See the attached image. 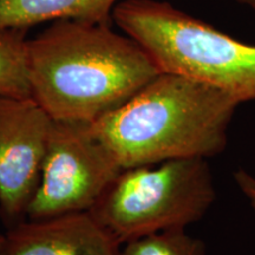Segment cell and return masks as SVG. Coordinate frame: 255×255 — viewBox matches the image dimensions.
I'll list each match as a JSON object with an SVG mask.
<instances>
[{"label":"cell","mask_w":255,"mask_h":255,"mask_svg":"<svg viewBox=\"0 0 255 255\" xmlns=\"http://www.w3.org/2000/svg\"><path fill=\"white\" fill-rule=\"evenodd\" d=\"M32 98L55 121L94 123L161 71L111 24L59 19L27 43Z\"/></svg>","instance_id":"cell-1"},{"label":"cell","mask_w":255,"mask_h":255,"mask_svg":"<svg viewBox=\"0 0 255 255\" xmlns=\"http://www.w3.org/2000/svg\"><path fill=\"white\" fill-rule=\"evenodd\" d=\"M241 102L221 89L161 72L127 103L91 123L122 169L223 152Z\"/></svg>","instance_id":"cell-2"},{"label":"cell","mask_w":255,"mask_h":255,"mask_svg":"<svg viewBox=\"0 0 255 255\" xmlns=\"http://www.w3.org/2000/svg\"><path fill=\"white\" fill-rule=\"evenodd\" d=\"M113 20L146 51L161 72L213 85L241 103L255 101V45L156 0L120 1Z\"/></svg>","instance_id":"cell-3"},{"label":"cell","mask_w":255,"mask_h":255,"mask_svg":"<svg viewBox=\"0 0 255 255\" xmlns=\"http://www.w3.org/2000/svg\"><path fill=\"white\" fill-rule=\"evenodd\" d=\"M215 195L207 159H171L123 169L90 213L124 245L197 222L214 203Z\"/></svg>","instance_id":"cell-4"},{"label":"cell","mask_w":255,"mask_h":255,"mask_svg":"<svg viewBox=\"0 0 255 255\" xmlns=\"http://www.w3.org/2000/svg\"><path fill=\"white\" fill-rule=\"evenodd\" d=\"M123 169L91 123L55 121L25 220L90 212Z\"/></svg>","instance_id":"cell-5"},{"label":"cell","mask_w":255,"mask_h":255,"mask_svg":"<svg viewBox=\"0 0 255 255\" xmlns=\"http://www.w3.org/2000/svg\"><path fill=\"white\" fill-rule=\"evenodd\" d=\"M52 123L32 97L0 98V214L9 227L26 219Z\"/></svg>","instance_id":"cell-6"},{"label":"cell","mask_w":255,"mask_h":255,"mask_svg":"<svg viewBox=\"0 0 255 255\" xmlns=\"http://www.w3.org/2000/svg\"><path fill=\"white\" fill-rule=\"evenodd\" d=\"M120 246L90 212H83L15 223L0 255H120Z\"/></svg>","instance_id":"cell-7"},{"label":"cell","mask_w":255,"mask_h":255,"mask_svg":"<svg viewBox=\"0 0 255 255\" xmlns=\"http://www.w3.org/2000/svg\"><path fill=\"white\" fill-rule=\"evenodd\" d=\"M120 0H0V30L24 28L59 19L111 24Z\"/></svg>","instance_id":"cell-8"},{"label":"cell","mask_w":255,"mask_h":255,"mask_svg":"<svg viewBox=\"0 0 255 255\" xmlns=\"http://www.w3.org/2000/svg\"><path fill=\"white\" fill-rule=\"evenodd\" d=\"M27 32L24 28L0 30V98L32 97Z\"/></svg>","instance_id":"cell-9"},{"label":"cell","mask_w":255,"mask_h":255,"mask_svg":"<svg viewBox=\"0 0 255 255\" xmlns=\"http://www.w3.org/2000/svg\"><path fill=\"white\" fill-rule=\"evenodd\" d=\"M120 255H206V246L186 228H174L126 242Z\"/></svg>","instance_id":"cell-10"},{"label":"cell","mask_w":255,"mask_h":255,"mask_svg":"<svg viewBox=\"0 0 255 255\" xmlns=\"http://www.w3.org/2000/svg\"><path fill=\"white\" fill-rule=\"evenodd\" d=\"M234 180L255 212V177L244 169H239L234 173Z\"/></svg>","instance_id":"cell-11"},{"label":"cell","mask_w":255,"mask_h":255,"mask_svg":"<svg viewBox=\"0 0 255 255\" xmlns=\"http://www.w3.org/2000/svg\"><path fill=\"white\" fill-rule=\"evenodd\" d=\"M238 2H240V4H245L247 6H250L255 11V0H237Z\"/></svg>","instance_id":"cell-12"},{"label":"cell","mask_w":255,"mask_h":255,"mask_svg":"<svg viewBox=\"0 0 255 255\" xmlns=\"http://www.w3.org/2000/svg\"><path fill=\"white\" fill-rule=\"evenodd\" d=\"M4 238H5V235L0 234V250H1V246H2V242H4Z\"/></svg>","instance_id":"cell-13"}]
</instances>
